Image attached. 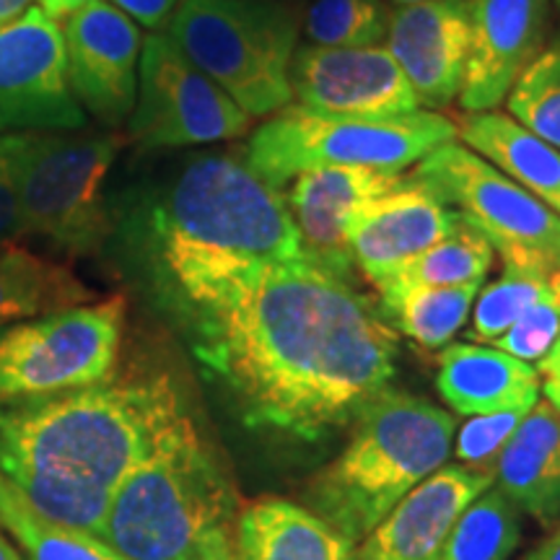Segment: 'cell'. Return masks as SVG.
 Listing matches in <instances>:
<instances>
[{
  "instance_id": "cell-4",
  "label": "cell",
  "mask_w": 560,
  "mask_h": 560,
  "mask_svg": "<svg viewBox=\"0 0 560 560\" xmlns=\"http://www.w3.org/2000/svg\"><path fill=\"white\" fill-rule=\"evenodd\" d=\"M350 423L346 450L314 475L306 499L314 514L359 545L420 480L446 465L457 420L423 397L387 387Z\"/></svg>"
},
{
  "instance_id": "cell-40",
  "label": "cell",
  "mask_w": 560,
  "mask_h": 560,
  "mask_svg": "<svg viewBox=\"0 0 560 560\" xmlns=\"http://www.w3.org/2000/svg\"><path fill=\"white\" fill-rule=\"evenodd\" d=\"M524 560H560V527L545 540L540 548H535Z\"/></svg>"
},
{
  "instance_id": "cell-33",
  "label": "cell",
  "mask_w": 560,
  "mask_h": 560,
  "mask_svg": "<svg viewBox=\"0 0 560 560\" xmlns=\"http://www.w3.org/2000/svg\"><path fill=\"white\" fill-rule=\"evenodd\" d=\"M529 410H503L493 412V416L470 418L462 425L459 433H454V457H457L459 465L490 472L495 478V462H499L503 446L509 444L516 425L522 423Z\"/></svg>"
},
{
  "instance_id": "cell-2",
  "label": "cell",
  "mask_w": 560,
  "mask_h": 560,
  "mask_svg": "<svg viewBox=\"0 0 560 560\" xmlns=\"http://www.w3.org/2000/svg\"><path fill=\"white\" fill-rule=\"evenodd\" d=\"M128 231L156 293L177 314L244 270L306 257L283 190L231 151L166 164L140 190Z\"/></svg>"
},
{
  "instance_id": "cell-1",
  "label": "cell",
  "mask_w": 560,
  "mask_h": 560,
  "mask_svg": "<svg viewBox=\"0 0 560 560\" xmlns=\"http://www.w3.org/2000/svg\"><path fill=\"white\" fill-rule=\"evenodd\" d=\"M179 317L195 359L249 429L319 439L350 423L397 369L387 317L310 257L244 270Z\"/></svg>"
},
{
  "instance_id": "cell-30",
  "label": "cell",
  "mask_w": 560,
  "mask_h": 560,
  "mask_svg": "<svg viewBox=\"0 0 560 560\" xmlns=\"http://www.w3.org/2000/svg\"><path fill=\"white\" fill-rule=\"evenodd\" d=\"M550 272L503 265V276L495 283L482 285L478 299H475L472 325L467 338L482 342V346H490L495 338H501L537 299L548 293Z\"/></svg>"
},
{
  "instance_id": "cell-5",
  "label": "cell",
  "mask_w": 560,
  "mask_h": 560,
  "mask_svg": "<svg viewBox=\"0 0 560 560\" xmlns=\"http://www.w3.org/2000/svg\"><path fill=\"white\" fill-rule=\"evenodd\" d=\"M236 490L198 425L187 423L115 488L102 540L128 560H202L234 529Z\"/></svg>"
},
{
  "instance_id": "cell-14",
  "label": "cell",
  "mask_w": 560,
  "mask_h": 560,
  "mask_svg": "<svg viewBox=\"0 0 560 560\" xmlns=\"http://www.w3.org/2000/svg\"><path fill=\"white\" fill-rule=\"evenodd\" d=\"M291 86L301 107L342 117H397L416 112L418 96L387 47H301Z\"/></svg>"
},
{
  "instance_id": "cell-11",
  "label": "cell",
  "mask_w": 560,
  "mask_h": 560,
  "mask_svg": "<svg viewBox=\"0 0 560 560\" xmlns=\"http://www.w3.org/2000/svg\"><path fill=\"white\" fill-rule=\"evenodd\" d=\"M240 104L185 58L166 34L143 39L138 96L128 138L140 149L170 151L236 140L249 130Z\"/></svg>"
},
{
  "instance_id": "cell-13",
  "label": "cell",
  "mask_w": 560,
  "mask_h": 560,
  "mask_svg": "<svg viewBox=\"0 0 560 560\" xmlns=\"http://www.w3.org/2000/svg\"><path fill=\"white\" fill-rule=\"evenodd\" d=\"M62 39L70 91L86 117L109 130L128 122L138 96L140 26L107 0H91L66 19Z\"/></svg>"
},
{
  "instance_id": "cell-22",
  "label": "cell",
  "mask_w": 560,
  "mask_h": 560,
  "mask_svg": "<svg viewBox=\"0 0 560 560\" xmlns=\"http://www.w3.org/2000/svg\"><path fill=\"white\" fill-rule=\"evenodd\" d=\"M240 560H353L355 542L314 514L283 499H265L236 514Z\"/></svg>"
},
{
  "instance_id": "cell-36",
  "label": "cell",
  "mask_w": 560,
  "mask_h": 560,
  "mask_svg": "<svg viewBox=\"0 0 560 560\" xmlns=\"http://www.w3.org/2000/svg\"><path fill=\"white\" fill-rule=\"evenodd\" d=\"M537 374H540V392L552 408L560 410V335L552 342L548 353L537 361Z\"/></svg>"
},
{
  "instance_id": "cell-37",
  "label": "cell",
  "mask_w": 560,
  "mask_h": 560,
  "mask_svg": "<svg viewBox=\"0 0 560 560\" xmlns=\"http://www.w3.org/2000/svg\"><path fill=\"white\" fill-rule=\"evenodd\" d=\"M202 560H240L234 550V529L219 532L202 550Z\"/></svg>"
},
{
  "instance_id": "cell-12",
  "label": "cell",
  "mask_w": 560,
  "mask_h": 560,
  "mask_svg": "<svg viewBox=\"0 0 560 560\" xmlns=\"http://www.w3.org/2000/svg\"><path fill=\"white\" fill-rule=\"evenodd\" d=\"M86 120L68 83L58 19L34 5L0 26V136L83 130Z\"/></svg>"
},
{
  "instance_id": "cell-28",
  "label": "cell",
  "mask_w": 560,
  "mask_h": 560,
  "mask_svg": "<svg viewBox=\"0 0 560 560\" xmlns=\"http://www.w3.org/2000/svg\"><path fill=\"white\" fill-rule=\"evenodd\" d=\"M522 540L520 511L490 486L462 511L439 560H509Z\"/></svg>"
},
{
  "instance_id": "cell-38",
  "label": "cell",
  "mask_w": 560,
  "mask_h": 560,
  "mask_svg": "<svg viewBox=\"0 0 560 560\" xmlns=\"http://www.w3.org/2000/svg\"><path fill=\"white\" fill-rule=\"evenodd\" d=\"M91 0H42V11L52 19H68L70 13H75Z\"/></svg>"
},
{
  "instance_id": "cell-21",
  "label": "cell",
  "mask_w": 560,
  "mask_h": 560,
  "mask_svg": "<svg viewBox=\"0 0 560 560\" xmlns=\"http://www.w3.org/2000/svg\"><path fill=\"white\" fill-rule=\"evenodd\" d=\"M493 486L520 514L540 524L560 520V410L537 400L495 462Z\"/></svg>"
},
{
  "instance_id": "cell-9",
  "label": "cell",
  "mask_w": 560,
  "mask_h": 560,
  "mask_svg": "<svg viewBox=\"0 0 560 560\" xmlns=\"http://www.w3.org/2000/svg\"><path fill=\"white\" fill-rule=\"evenodd\" d=\"M125 299L68 306L0 332V402L91 387L115 376Z\"/></svg>"
},
{
  "instance_id": "cell-10",
  "label": "cell",
  "mask_w": 560,
  "mask_h": 560,
  "mask_svg": "<svg viewBox=\"0 0 560 560\" xmlns=\"http://www.w3.org/2000/svg\"><path fill=\"white\" fill-rule=\"evenodd\" d=\"M412 177L465 215L503 265L550 272L560 268V215L457 140L418 161Z\"/></svg>"
},
{
  "instance_id": "cell-17",
  "label": "cell",
  "mask_w": 560,
  "mask_h": 560,
  "mask_svg": "<svg viewBox=\"0 0 560 560\" xmlns=\"http://www.w3.org/2000/svg\"><path fill=\"white\" fill-rule=\"evenodd\" d=\"M400 179L402 174L371 166H317L293 177L283 200L304 255L348 280L355 268L348 244L350 221L366 202L400 185Z\"/></svg>"
},
{
  "instance_id": "cell-39",
  "label": "cell",
  "mask_w": 560,
  "mask_h": 560,
  "mask_svg": "<svg viewBox=\"0 0 560 560\" xmlns=\"http://www.w3.org/2000/svg\"><path fill=\"white\" fill-rule=\"evenodd\" d=\"M34 3H37V0H0V26L24 16L26 11L34 9Z\"/></svg>"
},
{
  "instance_id": "cell-8",
  "label": "cell",
  "mask_w": 560,
  "mask_h": 560,
  "mask_svg": "<svg viewBox=\"0 0 560 560\" xmlns=\"http://www.w3.org/2000/svg\"><path fill=\"white\" fill-rule=\"evenodd\" d=\"M166 37L219 83L247 117H270L293 102L291 66L299 21L272 0H182Z\"/></svg>"
},
{
  "instance_id": "cell-19",
  "label": "cell",
  "mask_w": 560,
  "mask_h": 560,
  "mask_svg": "<svg viewBox=\"0 0 560 560\" xmlns=\"http://www.w3.org/2000/svg\"><path fill=\"white\" fill-rule=\"evenodd\" d=\"M493 475L465 465H441L359 542L353 560H439L454 524Z\"/></svg>"
},
{
  "instance_id": "cell-42",
  "label": "cell",
  "mask_w": 560,
  "mask_h": 560,
  "mask_svg": "<svg viewBox=\"0 0 560 560\" xmlns=\"http://www.w3.org/2000/svg\"><path fill=\"white\" fill-rule=\"evenodd\" d=\"M387 3L397 5V9H402V5H416V3H425V0H387Z\"/></svg>"
},
{
  "instance_id": "cell-34",
  "label": "cell",
  "mask_w": 560,
  "mask_h": 560,
  "mask_svg": "<svg viewBox=\"0 0 560 560\" xmlns=\"http://www.w3.org/2000/svg\"><path fill=\"white\" fill-rule=\"evenodd\" d=\"M21 236H24V229H21L16 185H13L11 164L3 149V136H0V247L16 244Z\"/></svg>"
},
{
  "instance_id": "cell-3",
  "label": "cell",
  "mask_w": 560,
  "mask_h": 560,
  "mask_svg": "<svg viewBox=\"0 0 560 560\" xmlns=\"http://www.w3.org/2000/svg\"><path fill=\"white\" fill-rule=\"evenodd\" d=\"M172 374L0 402V472L11 467L115 493L125 475L192 423Z\"/></svg>"
},
{
  "instance_id": "cell-41",
  "label": "cell",
  "mask_w": 560,
  "mask_h": 560,
  "mask_svg": "<svg viewBox=\"0 0 560 560\" xmlns=\"http://www.w3.org/2000/svg\"><path fill=\"white\" fill-rule=\"evenodd\" d=\"M0 560H24L21 558V552L16 550V545H13L3 532H0Z\"/></svg>"
},
{
  "instance_id": "cell-26",
  "label": "cell",
  "mask_w": 560,
  "mask_h": 560,
  "mask_svg": "<svg viewBox=\"0 0 560 560\" xmlns=\"http://www.w3.org/2000/svg\"><path fill=\"white\" fill-rule=\"evenodd\" d=\"M0 532L24 560H128L100 537L45 520L0 475Z\"/></svg>"
},
{
  "instance_id": "cell-16",
  "label": "cell",
  "mask_w": 560,
  "mask_h": 560,
  "mask_svg": "<svg viewBox=\"0 0 560 560\" xmlns=\"http://www.w3.org/2000/svg\"><path fill=\"white\" fill-rule=\"evenodd\" d=\"M550 0H470V52L459 104L467 115L506 102L545 45Z\"/></svg>"
},
{
  "instance_id": "cell-7",
  "label": "cell",
  "mask_w": 560,
  "mask_h": 560,
  "mask_svg": "<svg viewBox=\"0 0 560 560\" xmlns=\"http://www.w3.org/2000/svg\"><path fill=\"white\" fill-rule=\"evenodd\" d=\"M457 136V125L436 112L342 117L289 104L252 132L244 161L257 177L283 190L301 172L317 166H371L402 174Z\"/></svg>"
},
{
  "instance_id": "cell-35",
  "label": "cell",
  "mask_w": 560,
  "mask_h": 560,
  "mask_svg": "<svg viewBox=\"0 0 560 560\" xmlns=\"http://www.w3.org/2000/svg\"><path fill=\"white\" fill-rule=\"evenodd\" d=\"M117 11L136 21L138 26L159 32L170 26L174 11L179 9L182 0H107Z\"/></svg>"
},
{
  "instance_id": "cell-18",
  "label": "cell",
  "mask_w": 560,
  "mask_h": 560,
  "mask_svg": "<svg viewBox=\"0 0 560 560\" xmlns=\"http://www.w3.org/2000/svg\"><path fill=\"white\" fill-rule=\"evenodd\" d=\"M387 52L416 91L418 104L457 100L470 52V0H425L389 11Z\"/></svg>"
},
{
  "instance_id": "cell-24",
  "label": "cell",
  "mask_w": 560,
  "mask_h": 560,
  "mask_svg": "<svg viewBox=\"0 0 560 560\" xmlns=\"http://www.w3.org/2000/svg\"><path fill=\"white\" fill-rule=\"evenodd\" d=\"M86 301V285L50 257L19 244L0 247V332L16 322Z\"/></svg>"
},
{
  "instance_id": "cell-23",
  "label": "cell",
  "mask_w": 560,
  "mask_h": 560,
  "mask_svg": "<svg viewBox=\"0 0 560 560\" xmlns=\"http://www.w3.org/2000/svg\"><path fill=\"white\" fill-rule=\"evenodd\" d=\"M467 149L560 215V151L503 112H472L462 120Z\"/></svg>"
},
{
  "instance_id": "cell-6",
  "label": "cell",
  "mask_w": 560,
  "mask_h": 560,
  "mask_svg": "<svg viewBox=\"0 0 560 560\" xmlns=\"http://www.w3.org/2000/svg\"><path fill=\"white\" fill-rule=\"evenodd\" d=\"M125 145L117 130L3 136L24 236L68 255H91L112 231L107 182Z\"/></svg>"
},
{
  "instance_id": "cell-27",
  "label": "cell",
  "mask_w": 560,
  "mask_h": 560,
  "mask_svg": "<svg viewBox=\"0 0 560 560\" xmlns=\"http://www.w3.org/2000/svg\"><path fill=\"white\" fill-rule=\"evenodd\" d=\"M482 283L450 285V289H408L384 293L382 314L395 330L420 348H444L470 317Z\"/></svg>"
},
{
  "instance_id": "cell-43",
  "label": "cell",
  "mask_w": 560,
  "mask_h": 560,
  "mask_svg": "<svg viewBox=\"0 0 560 560\" xmlns=\"http://www.w3.org/2000/svg\"><path fill=\"white\" fill-rule=\"evenodd\" d=\"M556 3H558V5H560V0H556Z\"/></svg>"
},
{
  "instance_id": "cell-15",
  "label": "cell",
  "mask_w": 560,
  "mask_h": 560,
  "mask_svg": "<svg viewBox=\"0 0 560 560\" xmlns=\"http://www.w3.org/2000/svg\"><path fill=\"white\" fill-rule=\"evenodd\" d=\"M459 223V210L410 174L389 192L366 202L350 221L353 265L380 289L405 262L450 236Z\"/></svg>"
},
{
  "instance_id": "cell-32",
  "label": "cell",
  "mask_w": 560,
  "mask_h": 560,
  "mask_svg": "<svg viewBox=\"0 0 560 560\" xmlns=\"http://www.w3.org/2000/svg\"><path fill=\"white\" fill-rule=\"evenodd\" d=\"M560 335V268L550 272V289L542 299H537L501 338L490 346L516 359L537 363L548 353L552 342Z\"/></svg>"
},
{
  "instance_id": "cell-20",
  "label": "cell",
  "mask_w": 560,
  "mask_h": 560,
  "mask_svg": "<svg viewBox=\"0 0 560 560\" xmlns=\"http://www.w3.org/2000/svg\"><path fill=\"white\" fill-rule=\"evenodd\" d=\"M439 395L459 416L529 410L540 400V374L532 363L482 342H457L441 353Z\"/></svg>"
},
{
  "instance_id": "cell-25",
  "label": "cell",
  "mask_w": 560,
  "mask_h": 560,
  "mask_svg": "<svg viewBox=\"0 0 560 560\" xmlns=\"http://www.w3.org/2000/svg\"><path fill=\"white\" fill-rule=\"evenodd\" d=\"M493 255L495 249L490 247L486 236L462 215V223L450 236L405 262L376 291L384 296V293L408 289H450V285L486 283Z\"/></svg>"
},
{
  "instance_id": "cell-29",
  "label": "cell",
  "mask_w": 560,
  "mask_h": 560,
  "mask_svg": "<svg viewBox=\"0 0 560 560\" xmlns=\"http://www.w3.org/2000/svg\"><path fill=\"white\" fill-rule=\"evenodd\" d=\"M506 107L516 122L560 151V34L524 68Z\"/></svg>"
},
{
  "instance_id": "cell-31",
  "label": "cell",
  "mask_w": 560,
  "mask_h": 560,
  "mask_svg": "<svg viewBox=\"0 0 560 560\" xmlns=\"http://www.w3.org/2000/svg\"><path fill=\"white\" fill-rule=\"evenodd\" d=\"M384 0H314L304 32L317 47H376L387 37Z\"/></svg>"
}]
</instances>
